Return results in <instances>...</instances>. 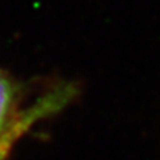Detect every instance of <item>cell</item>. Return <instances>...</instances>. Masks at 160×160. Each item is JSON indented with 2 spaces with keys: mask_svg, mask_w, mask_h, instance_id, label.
Returning a JSON list of instances; mask_svg holds the SVG:
<instances>
[{
  "mask_svg": "<svg viewBox=\"0 0 160 160\" xmlns=\"http://www.w3.org/2000/svg\"><path fill=\"white\" fill-rule=\"evenodd\" d=\"M75 87L72 84H55L46 92L33 100L24 113L4 133L0 135V160H7L9 155L22 140L39 122L56 115L68 106L73 99Z\"/></svg>",
  "mask_w": 160,
  "mask_h": 160,
  "instance_id": "cell-1",
  "label": "cell"
},
{
  "mask_svg": "<svg viewBox=\"0 0 160 160\" xmlns=\"http://www.w3.org/2000/svg\"><path fill=\"white\" fill-rule=\"evenodd\" d=\"M29 84L0 68V135L16 122L31 103H27Z\"/></svg>",
  "mask_w": 160,
  "mask_h": 160,
  "instance_id": "cell-2",
  "label": "cell"
}]
</instances>
